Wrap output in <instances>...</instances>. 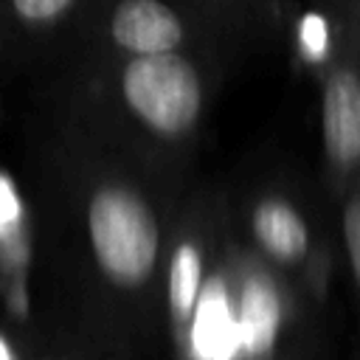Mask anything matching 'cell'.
Masks as SVG:
<instances>
[{
  "label": "cell",
  "instance_id": "6da1fadb",
  "mask_svg": "<svg viewBox=\"0 0 360 360\" xmlns=\"http://www.w3.org/2000/svg\"><path fill=\"white\" fill-rule=\"evenodd\" d=\"M34 318L135 360L163 357L160 290L186 186L37 104L22 135Z\"/></svg>",
  "mask_w": 360,
  "mask_h": 360
},
{
  "label": "cell",
  "instance_id": "7a4b0ae2",
  "mask_svg": "<svg viewBox=\"0 0 360 360\" xmlns=\"http://www.w3.org/2000/svg\"><path fill=\"white\" fill-rule=\"evenodd\" d=\"M323 312L242 236L225 186L188 183L160 290L166 360H318Z\"/></svg>",
  "mask_w": 360,
  "mask_h": 360
},
{
  "label": "cell",
  "instance_id": "3957f363",
  "mask_svg": "<svg viewBox=\"0 0 360 360\" xmlns=\"http://www.w3.org/2000/svg\"><path fill=\"white\" fill-rule=\"evenodd\" d=\"M37 76V104L70 118L152 172L188 183L225 76V53L56 59Z\"/></svg>",
  "mask_w": 360,
  "mask_h": 360
},
{
  "label": "cell",
  "instance_id": "277c9868",
  "mask_svg": "<svg viewBox=\"0 0 360 360\" xmlns=\"http://www.w3.org/2000/svg\"><path fill=\"white\" fill-rule=\"evenodd\" d=\"M228 194L248 245L326 312L338 250L309 194L276 174L239 183Z\"/></svg>",
  "mask_w": 360,
  "mask_h": 360
},
{
  "label": "cell",
  "instance_id": "5b68a950",
  "mask_svg": "<svg viewBox=\"0 0 360 360\" xmlns=\"http://www.w3.org/2000/svg\"><path fill=\"white\" fill-rule=\"evenodd\" d=\"M233 42L239 39L191 0H90L76 31L51 62L177 51L228 56Z\"/></svg>",
  "mask_w": 360,
  "mask_h": 360
},
{
  "label": "cell",
  "instance_id": "8992f818",
  "mask_svg": "<svg viewBox=\"0 0 360 360\" xmlns=\"http://www.w3.org/2000/svg\"><path fill=\"white\" fill-rule=\"evenodd\" d=\"M90 0H0V82L37 73L76 31Z\"/></svg>",
  "mask_w": 360,
  "mask_h": 360
},
{
  "label": "cell",
  "instance_id": "52a82bcc",
  "mask_svg": "<svg viewBox=\"0 0 360 360\" xmlns=\"http://www.w3.org/2000/svg\"><path fill=\"white\" fill-rule=\"evenodd\" d=\"M34 208L25 186L0 166V307L11 326L34 318Z\"/></svg>",
  "mask_w": 360,
  "mask_h": 360
},
{
  "label": "cell",
  "instance_id": "ba28073f",
  "mask_svg": "<svg viewBox=\"0 0 360 360\" xmlns=\"http://www.w3.org/2000/svg\"><path fill=\"white\" fill-rule=\"evenodd\" d=\"M22 343L25 360H135L129 354H121L110 346H101L96 340H87L82 335L48 326L37 318H31L25 326H14Z\"/></svg>",
  "mask_w": 360,
  "mask_h": 360
},
{
  "label": "cell",
  "instance_id": "9c48e42d",
  "mask_svg": "<svg viewBox=\"0 0 360 360\" xmlns=\"http://www.w3.org/2000/svg\"><path fill=\"white\" fill-rule=\"evenodd\" d=\"M217 17L236 39L250 34H276L292 22L290 0H191Z\"/></svg>",
  "mask_w": 360,
  "mask_h": 360
},
{
  "label": "cell",
  "instance_id": "30bf717a",
  "mask_svg": "<svg viewBox=\"0 0 360 360\" xmlns=\"http://www.w3.org/2000/svg\"><path fill=\"white\" fill-rule=\"evenodd\" d=\"M340 259L346 264V273H349V281H352V290H354V298L360 304V177L352 180L340 197Z\"/></svg>",
  "mask_w": 360,
  "mask_h": 360
},
{
  "label": "cell",
  "instance_id": "8fae6325",
  "mask_svg": "<svg viewBox=\"0 0 360 360\" xmlns=\"http://www.w3.org/2000/svg\"><path fill=\"white\" fill-rule=\"evenodd\" d=\"M0 360H25L20 335L8 321H0Z\"/></svg>",
  "mask_w": 360,
  "mask_h": 360
}]
</instances>
